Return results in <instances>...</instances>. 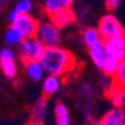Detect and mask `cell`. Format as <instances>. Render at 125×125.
I'll use <instances>...</instances> for the list:
<instances>
[{"label": "cell", "instance_id": "e0dca14e", "mask_svg": "<svg viewBox=\"0 0 125 125\" xmlns=\"http://www.w3.org/2000/svg\"><path fill=\"white\" fill-rule=\"evenodd\" d=\"M103 38H102L101 32L96 28H88L84 32V42H85L86 46L88 47H91L92 45H94L95 42H99Z\"/></svg>", "mask_w": 125, "mask_h": 125}, {"label": "cell", "instance_id": "5bb4252c", "mask_svg": "<svg viewBox=\"0 0 125 125\" xmlns=\"http://www.w3.org/2000/svg\"><path fill=\"white\" fill-rule=\"evenodd\" d=\"M72 3H73V0H46L45 8H46L47 12L52 15L58 10H62L65 8H70Z\"/></svg>", "mask_w": 125, "mask_h": 125}, {"label": "cell", "instance_id": "9a60e30c", "mask_svg": "<svg viewBox=\"0 0 125 125\" xmlns=\"http://www.w3.org/2000/svg\"><path fill=\"white\" fill-rule=\"evenodd\" d=\"M23 39H25V36L21 34V31H19L18 29L12 26L5 34V42L10 46H18Z\"/></svg>", "mask_w": 125, "mask_h": 125}, {"label": "cell", "instance_id": "7402d4cb", "mask_svg": "<svg viewBox=\"0 0 125 125\" xmlns=\"http://www.w3.org/2000/svg\"><path fill=\"white\" fill-rule=\"evenodd\" d=\"M55 114L57 117H62V116H68L69 112H68V108L65 104L62 103H58L56 106H55Z\"/></svg>", "mask_w": 125, "mask_h": 125}, {"label": "cell", "instance_id": "5b68a950", "mask_svg": "<svg viewBox=\"0 0 125 125\" xmlns=\"http://www.w3.org/2000/svg\"><path fill=\"white\" fill-rule=\"evenodd\" d=\"M11 26L21 31V34L25 36V38L37 37L39 29L38 21L35 18H32L29 13H19L16 20L11 22Z\"/></svg>", "mask_w": 125, "mask_h": 125}, {"label": "cell", "instance_id": "8992f818", "mask_svg": "<svg viewBox=\"0 0 125 125\" xmlns=\"http://www.w3.org/2000/svg\"><path fill=\"white\" fill-rule=\"evenodd\" d=\"M107 57L122 60L125 58V36H117L108 40H104Z\"/></svg>", "mask_w": 125, "mask_h": 125}, {"label": "cell", "instance_id": "44dd1931", "mask_svg": "<svg viewBox=\"0 0 125 125\" xmlns=\"http://www.w3.org/2000/svg\"><path fill=\"white\" fill-rule=\"evenodd\" d=\"M2 59H15V52L10 47H3L0 49V60Z\"/></svg>", "mask_w": 125, "mask_h": 125}, {"label": "cell", "instance_id": "d6986e66", "mask_svg": "<svg viewBox=\"0 0 125 125\" xmlns=\"http://www.w3.org/2000/svg\"><path fill=\"white\" fill-rule=\"evenodd\" d=\"M121 60H117L115 58H112V57H107V60H106V64L104 66V73L108 76H113L116 72L117 67H118V64H120Z\"/></svg>", "mask_w": 125, "mask_h": 125}, {"label": "cell", "instance_id": "4fadbf2b", "mask_svg": "<svg viewBox=\"0 0 125 125\" xmlns=\"http://www.w3.org/2000/svg\"><path fill=\"white\" fill-rule=\"evenodd\" d=\"M107 97L113 104L117 107H125V89L114 86L109 92H107Z\"/></svg>", "mask_w": 125, "mask_h": 125}, {"label": "cell", "instance_id": "ba28073f", "mask_svg": "<svg viewBox=\"0 0 125 125\" xmlns=\"http://www.w3.org/2000/svg\"><path fill=\"white\" fill-rule=\"evenodd\" d=\"M104 45L105 42L102 39L99 42H95L94 45H92L91 47H88L89 56H91L92 60L94 62L95 66L97 68H99V69H104V66L107 60V55H106V52H105Z\"/></svg>", "mask_w": 125, "mask_h": 125}, {"label": "cell", "instance_id": "ffe728a7", "mask_svg": "<svg viewBox=\"0 0 125 125\" xmlns=\"http://www.w3.org/2000/svg\"><path fill=\"white\" fill-rule=\"evenodd\" d=\"M15 10L18 13H29L31 10V2L30 0H21L15 7Z\"/></svg>", "mask_w": 125, "mask_h": 125}, {"label": "cell", "instance_id": "484cf974", "mask_svg": "<svg viewBox=\"0 0 125 125\" xmlns=\"http://www.w3.org/2000/svg\"><path fill=\"white\" fill-rule=\"evenodd\" d=\"M8 1H9V0H0V9H2L3 6H5Z\"/></svg>", "mask_w": 125, "mask_h": 125}, {"label": "cell", "instance_id": "6da1fadb", "mask_svg": "<svg viewBox=\"0 0 125 125\" xmlns=\"http://www.w3.org/2000/svg\"><path fill=\"white\" fill-rule=\"evenodd\" d=\"M45 70L49 75L62 76L73 70L76 66L74 56L60 47H46L42 60Z\"/></svg>", "mask_w": 125, "mask_h": 125}, {"label": "cell", "instance_id": "7c38bea8", "mask_svg": "<svg viewBox=\"0 0 125 125\" xmlns=\"http://www.w3.org/2000/svg\"><path fill=\"white\" fill-rule=\"evenodd\" d=\"M60 78L59 76L56 75H48L44 79V84H42V92H44L45 96H50L52 94L59 89L60 87Z\"/></svg>", "mask_w": 125, "mask_h": 125}, {"label": "cell", "instance_id": "8fae6325", "mask_svg": "<svg viewBox=\"0 0 125 125\" xmlns=\"http://www.w3.org/2000/svg\"><path fill=\"white\" fill-rule=\"evenodd\" d=\"M25 69H26L27 76L35 82L40 81L44 76V73L46 72L40 60H30V62H25Z\"/></svg>", "mask_w": 125, "mask_h": 125}, {"label": "cell", "instance_id": "30bf717a", "mask_svg": "<svg viewBox=\"0 0 125 125\" xmlns=\"http://www.w3.org/2000/svg\"><path fill=\"white\" fill-rule=\"evenodd\" d=\"M99 125H125V114L122 107L109 109L99 122Z\"/></svg>", "mask_w": 125, "mask_h": 125}, {"label": "cell", "instance_id": "d4e9b609", "mask_svg": "<svg viewBox=\"0 0 125 125\" xmlns=\"http://www.w3.org/2000/svg\"><path fill=\"white\" fill-rule=\"evenodd\" d=\"M19 13L17 12V11L13 9V10H11L10 12L8 13V21H10V22H13V21L16 20V18L18 17Z\"/></svg>", "mask_w": 125, "mask_h": 125}, {"label": "cell", "instance_id": "277c9868", "mask_svg": "<svg viewBox=\"0 0 125 125\" xmlns=\"http://www.w3.org/2000/svg\"><path fill=\"white\" fill-rule=\"evenodd\" d=\"M59 29L54 22H44L39 25L37 38L46 47H57L62 40Z\"/></svg>", "mask_w": 125, "mask_h": 125}, {"label": "cell", "instance_id": "cb8c5ba5", "mask_svg": "<svg viewBox=\"0 0 125 125\" xmlns=\"http://www.w3.org/2000/svg\"><path fill=\"white\" fill-rule=\"evenodd\" d=\"M118 2H120V0H106V6L109 10H114L118 6Z\"/></svg>", "mask_w": 125, "mask_h": 125}, {"label": "cell", "instance_id": "603a6c76", "mask_svg": "<svg viewBox=\"0 0 125 125\" xmlns=\"http://www.w3.org/2000/svg\"><path fill=\"white\" fill-rule=\"evenodd\" d=\"M70 120L69 116H62V117H57L56 124L55 125H69Z\"/></svg>", "mask_w": 125, "mask_h": 125}, {"label": "cell", "instance_id": "ac0fdd59", "mask_svg": "<svg viewBox=\"0 0 125 125\" xmlns=\"http://www.w3.org/2000/svg\"><path fill=\"white\" fill-rule=\"evenodd\" d=\"M0 67L3 74L8 78H13L17 74V65L13 59H2L0 60Z\"/></svg>", "mask_w": 125, "mask_h": 125}, {"label": "cell", "instance_id": "2e32d148", "mask_svg": "<svg viewBox=\"0 0 125 125\" xmlns=\"http://www.w3.org/2000/svg\"><path fill=\"white\" fill-rule=\"evenodd\" d=\"M113 81L116 87L125 89V58L121 60L118 64V67L113 75Z\"/></svg>", "mask_w": 125, "mask_h": 125}, {"label": "cell", "instance_id": "52a82bcc", "mask_svg": "<svg viewBox=\"0 0 125 125\" xmlns=\"http://www.w3.org/2000/svg\"><path fill=\"white\" fill-rule=\"evenodd\" d=\"M47 115V96L37 99L31 109L29 125H42Z\"/></svg>", "mask_w": 125, "mask_h": 125}, {"label": "cell", "instance_id": "3957f363", "mask_svg": "<svg viewBox=\"0 0 125 125\" xmlns=\"http://www.w3.org/2000/svg\"><path fill=\"white\" fill-rule=\"evenodd\" d=\"M98 30L103 40H108L117 36H125L124 27L113 15H106L99 20Z\"/></svg>", "mask_w": 125, "mask_h": 125}, {"label": "cell", "instance_id": "9c48e42d", "mask_svg": "<svg viewBox=\"0 0 125 125\" xmlns=\"http://www.w3.org/2000/svg\"><path fill=\"white\" fill-rule=\"evenodd\" d=\"M49 16L52 19V22H54L58 28H65V27L72 25L76 18L75 12L70 8H65V9L58 10Z\"/></svg>", "mask_w": 125, "mask_h": 125}, {"label": "cell", "instance_id": "7a4b0ae2", "mask_svg": "<svg viewBox=\"0 0 125 125\" xmlns=\"http://www.w3.org/2000/svg\"><path fill=\"white\" fill-rule=\"evenodd\" d=\"M46 50V46L38 38H25L18 45V56L21 62L42 60Z\"/></svg>", "mask_w": 125, "mask_h": 125}]
</instances>
